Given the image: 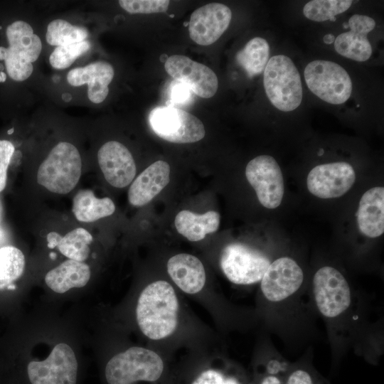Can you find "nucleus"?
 Returning a JSON list of instances; mask_svg holds the SVG:
<instances>
[{
    "label": "nucleus",
    "mask_w": 384,
    "mask_h": 384,
    "mask_svg": "<svg viewBox=\"0 0 384 384\" xmlns=\"http://www.w3.org/2000/svg\"><path fill=\"white\" fill-rule=\"evenodd\" d=\"M179 303L173 286L164 280L148 284L137 300L136 319L142 334L151 340L171 336L178 324Z\"/></svg>",
    "instance_id": "nucleus-1"
},
{
    "label": "nucleus",
    "mask_w": 384,
    "mask_h": 384,
    "mask_svg": "<svg viewBox=\"0 0 384 384\" xmlns=\"http://www.w3.org/2000/svg\"><path fill=\"white\" fill-rule=\"evenodd\" d=\"M165 371L164 361L157 353L132 346L109 360L105 375L107 384H157Z\"/></svg>",
    "instance_id": "nucleus-2"
},
{
    "label": "nucleus",
    "mask_w": 384,
    "mask_h": 384,
    "mask_svg": "<svg viewBox=\"0 0 384 384\" xmlns=\"http://www.w3.org/2000/svg\"><path fill=\"white\" fill-rule=\"evenodd\" d=\"M264 87L274 107L283 112L297 109L302 100L300 74L292 60L284 55L269 59L264 70Z\"/></svg>",
    "instance_id": "nucleus-3"
},
{
    "label": "nucleus",
    "mask_w": 384,
    "mask_h": 384,
    "mask_svg": "<svg viewBox=\"0 0 384 384\" xmlns=\"http://www.w3.org/2000/svg\"><path fill=\"white\" fill-rule=\"evenodd\" d=\"M82 172V161L77 148L61 142L50 151L40 165L37 182L50 192L66 194L78 183Z\"/></svg>",
    "instance_id": "nucleus-4"
},
{
    "label": "nucleus",
    "mask_w": 384,
    "mask_h": 384,
    "mask_svg": "<svg viewBox=\"0 0 384 384\" xmlns=\"http://www.w3.org/2000/svg\"><path fill=\"white\" fill-rule=\"evenodd\" d=\"M6 33L9 42L4 60L6 71L13 80L23 81L33 73L32 63L40 55L41 41L33 33L31 26L23 21L9 25Z\"/></svg>",
    "instance_id": "nucleus-5"
},
{
    "label": "nucleus",
    "mask_w": 384,
    "mask_h": 384,
    "mask_svg": "<svg viewBox=\"0 0 384 384\" xmlns=\"http://www.w3.org/2000/svg\"><path fill=\"white\" fill-rule=\"evenodd\" d=\"M304 80L312 93L333 105L346 102L352 92V82L347 71L329 60H316L304 69Z\"/></svg>",
    "instance_id": "nucleus-6"
},
{
    "label": "nucleus",
    "mask_w": 384,
    "mask_h": 384,
    "mask_svg": "<svg viewBox=\"0 0 384 384\" xmlns=\"http://www.w3.org/2000/svg\"><path fill=\"white\" fill-rule=\"evenodd\" d=\"M153 132L160 138L176 144L200 141L205 136L203 122L193 114L173 106H159L149 116Z\"/></svg>",
    "instance_id": "nucleus-7"
},
{
    "label": "nucleus",
    "mask_w": 384,
    "mask_h": 384,
    "mask_svg": "<svg viewBox=\"0 0 384 384\" xmlns=\"http://www.w3.org/2000/svg\"><path fill=\"white\" fill-rule=\"evenodd\" d=\"M270 263L264 254L242 243L228 244L222 250L220 257L223 272L236 284L260 282Z\"/></svg>",
    "instance_id": "nucleus-8"
},
{
    "label": "nucleus",
    "mask_w": 384,
    "mask_h": 384,
    "mask_svg": "<svg viewBox=\"0 0 384 384\" xmlns=\"http://www.w3.org/2000/svg\"><path fill=\"white\" fill-rule=\"evenodd\" d=\"M313 292L318 309L326 318L340 316L351 304L348 282L338 270L330 266L322 267L315 273Z\"/></svg>",
    "instance_id": "nucleus-9"
},
{
    "label": "nucleus",
    "mask_w": 384,
    "mask_h": 384,
    "mask_svg": "<svg viewBox=\"0 0 384 384\" xmlns=\"http://www.w3.org/2000/svg\"><path fill=\"white\" fill-rule=\"evenodd\" d=\"M245 176L264 207L274 209L280 205L284 191V178L272 156L260 155L250 160L246 166Z\"/></svg>",
    "instance_id": "nucleus-10"
},
{
    "label": "nucleus",
    "mask_w": 384,
    "mask_h": 384,
    "mask_svg": "<svg viewBox=\"0 0 384 384\" xmlns=\"http://www.w3.org/2000/svg\"><path fill=\"white\" fill-rule=\"evenodd\" d=\"M31 384H76L78 362L73 349L57 344L42 361H31L27 367Z\"/></svg>",
    "instance_id": "nucleus-11"
},
{
    "label": "nucleus",
    "mask_w": 384,
    "mask_h": 384,
    "mask_svg": "<svg viewBox=\"0 0 384 384\" xmlns=\"http://www.w3.org/2000/svg\"><path fill=\"white\" fill-rule=\"evenodd\" d=\"M356 181L353 166L345 161L319 164L308 174L306 186L314 196L324 199L338 198L348 191Z\"/></svg>",
    "instance_id": "nucleus-12"
},
{
    "label": "nucleus",
    "mask_w": 384,
    "mask_h": 384,
    "mask_svg": "<svg viewBox=\"0 0 384 384\" xmlns=\"http://www.w3.org/2000/svg\"><path fill=\"white\" fill-rule=\"evenodd\" d=\"M164 68L176 81L185 85L201 97H212L217 92L218 80L215 73L208 66L187 56H170L164 63Z\"/></svg>",
    "instance_id": "nucleus-13"
},
{
    "label": "nucleus",
    "mask_w": 384,
    "mask_h": 384,
    "mask_svg": "<svg viewBox=\"0 0 384 384\" xmlns=\"http://www.w3.org/2000/svg\"><path fill=\"white\" fill-rule=\"evenodd\" d=\"M303 279V271L297 262L291 257H282L270 264L260 280V288L267 300L277 302L295 293Z\"/></svg>",
    "instance_id": "nucleus-14"
},
{
    "label": "nucleus",
    "mask_w": 384,
    "mask_h": 384,
    "mask_svg": "<svg viewBox=\"0 0 384 384\" xmlns=\"http://www.w3.org/2000/svg\"><path fill=\"white\" fill-rule=\"evenodd\" d=\"M232 18L229 7L210 3L196 9L188 23L190 38L201 46L215 43L226 31Z\"/></svg>",
    "instance_id": "nucleus-15"
},
{
    "label": "nucleus",
    "mask_w": 384,
    "mask_h": 384,
    "mask_svg": "<svg viewBox=\"0 0 384 384\" xmlns=\"http://www.w3.org/2000/svg\"><path fill=\"white\" fill-rule=\"evenodd\" d=\"M97 160L105 180L115 188L129 185L136 174V165L129 149L117 141H109L98 151Z\"/></svg>",
    "instance_id": "nucleus-16"
},
{
    "label": "nucleus",
    "mask_w": 384,
    "mask_h": 384,
    "mask_svg": "<svg viewBox=\"0 0 384 384\" xmlns=\"http://www.w3.org/2000/svg\"><path fill=\"white\" fill-rule=\"evenodd\" d=\"M350 31L338 35L334 42L336 51L341 55L358 62L368 60L372 47L367 34L375 26L373 18L366 15L354 14L348 20Z\"/></svg>",
    "instance_id": "nucleus-17"
},
{
    "label": "nucleus",
    "mask_w": 384,
    "mask_h": 384,
    "mask_svg": "<svg viewBox=\"0 0 384 384\" xmlns=\"http://www.w3.org/2000/svg\"><path fill=\"white\" fill-rule=\"evenodd\" d=\"M114 75V68L111 64L105 61H96L85 67L71 70L67 75V80L73 86L87 84L89 100L99 104L107 97L109 93L108 85Z\"/></svg>",
    "instance_id": "nucleus-18"
},
{
    "label": "nucleus",
    "mask_w": 384,
    "mask_h": 384,
    "mask_svg": "<svg viewBox=\"0 0 384 384\" xmlns=\"http://www.w3.org/2000/svg\"><path fill=\"white\" fill-rule=\"evenodd\" d=\"M170 166L164 161H157L144 169L132 182L128 200L134 206L149 203L169 183Z\"/></svg>",
    "instance_id": "nucleus-19"
},
{
    "label": "nucleus",
    "mask_w": 384,
    "mask_h": 384,
    "mask_svg": "<svg viewBox=\"0 0 384 384\" xmlns=\"http://www.w3.org/2000/svg\"><path fill=\"white\" fill-rule=\"evenodd\" d=\"M168 273L176 285L189 294L198 293L206 283V271L201 261L196 256L180 253L167 262Z\"/></svg>",
    "instance_id": "nucleus-20"
},
{
    "label": "nucleus",
    "mask_w": 384,
    "mask_h": 384,
    "mask_svg": "<svg viewBox=\"0 0 384 384\" xmlns=\"http://www.w3.org/2000/svg\"><path fill=\"white\" fill-rule=\"evenodd\" d=\"M359 230L375 238L384 233V188L375 186L366 191L360 199L356 213Z\"/></svg>",
    "instance_id": "nucleus-21"
},
{
    "label": "nucleus",
    "mask_w": 384,
    "mask_h": 384,
    "mask_svg": "<svg viewBox=\"0 0 384 384\" xmlns=\"http://www.w3.org/2000/svg\"><path fill=\"white\" fill-rule=\"evenodd\" d=\"M90 277V270L87 264L69 259L50 270L45 282L53 291L63 294L72 288L85 286Z\"/></svg>",
    "instance_id": "nucleus-22"
},
{
    "label": "nucleus",
    "mask_w": 384,
    "mask_h": 384,
    "mask_svg": "<svg viewBox=\"0 0 384 384\" xmlns=\"http://www.w3.org/2000/svg\"><path fill=\"white\" fill-rule=\"evenodd\" d=\"M220 220V214L214 210L199 215L183 210L176 215L174 224L178 233L191 242H197L205 238L207 234L215 232Z\"/></svg>",
    "instance_id": "nucleus-23"
},
{
    "label": "nucleus",
    "mask_w": 384,
    "mask_h": 384,
    "mask_svg": "<svg viewBox=\"0 0 384 384\" xmlns=\"http://www.w3.org/2000/svg\"><path fill=\"white\" fill-rule=\"evenodd\" d=\"M46 239L49 248L57 247L61 254L70 260L82 262L89 256V245L92 241V236L85 228H78L63 237L57 232H50Z\"/></svg>",
    "instance_id": "nucleus-24"
},
{
    "label": "nucleus",
    "mask_w": 384,
    "mask_h": 384,
    "mask_svg": "<svg viewBox=\"0 0 384 384\" xmlns=\"http://www.w3.org/2000/svg\"><path fill=\"white\" fill-rule=\"evenodd\" d=\"M72 210L78 220L91 223L112 215L115 206L110 198H97L91 190L83 189L74 196Z\"/></svg>",
    "instance_id": "nucleus-25"
},
{
    "label": "nucleus",
    "mask_w": 384,
    "mask_h": 384,
    "mask_svg": "<svg viewBox=\"0 0 384 384\" xmlns=\"http://www.w3.org/2000/svg\"><path fill=\"white\" fill-rule=\"evenodd\" d=\"M269 58V44L260 37L252 38L236 55L238 63L250 78L264 71Z\"/></svg>",
    "instance_id": "nucleus-26"
},
{
    "label": "nucleus",
    "mask_w": 384,
    "mask_h": 384,
    "mask_svg": "<svg viewBox=\"0 0 384 384\" xmlns=\"http://www.w3.org/2000/svg\"><path fill=\"white\" fill-rule=\"evenodd\" d=\"M88 35L85 27L72 25L63 19H55L48 24L46 39L48 44L58 47L84 41Z\"/></svg>",
    "instance_id": "nucleus-27"
},
{
    "label": "nucleus",
    "mask_w": 384,
    "mask_h": 384,
    "mask_svg": "<svg viewBox=\"0 0 384 384\" xmlns=\"http://www.w3.org/2000/svg\"><path fill=\"white\" fill-rule=\"evenodd\" d=\"M25 258L23 252L16 247H0V289L18 279L23 272Z\"/></svg>",
    "instance_id": "nucleus-28"
},
{
    "label": "nucleus",
    "mask_w": 384,
    "mask_h": 384,
    "mask_svg": "<svg viewBox=\"0 0 384 384\" xmlns=\"http://www.w3.org/2000/svg\"><path fill=\"white\" fill-rule=\"evenodd\" d=\"M352 3L349 0H313L305 4L303 14L309 20L321 22L347 11Z\"/></svg>",
    "instance_id": "nucleus-29"
},
{
    "label": "nucleus",
    "mask_w": 384,
    "mask_h": 384,
    "mask_svg": "<svg viewBox=\"0 0 384 384\" xmlns=\"http://www.w3.org/2000/svg\"><path fill=\"white\" fill-rule=\"evenodd\" d=\"M90 43L84 41L55 48L49 57V62L55 69H65L90 48Z\"/></svg>",
    "instance_id": "nucleus-30"
},
{
    "label": "nucleus",
    "mask_w": 384,
    "mask_h": 384,
    "mask_svg": "<svg viewBox=\"0 0 384 384\" xmlns=\"http://www.w3.org/2000/svg\"><path fill=\"white\" fill-rule=\"evenodd\" d=\"M168 0H120L119 6L129 14H154L167 11Z\"/></svg>",
    "instance_id": "nucleus-31"
},
{
    "label": "nucleus",
    "mask_w": 384,
    "mask_h": 384,
    "mask_svg": "<svg viewBox=\"0 0 384 384\" xmlns=\"http://www.w3.org/2000/svg\"><path fill=\"white\" fill-rule=\"evenodd\" d=\"M190 384H243L237 376L216 368L201 371Z\"/></svg>",
    "instance_id": "nucleus-32"
},
{
    "label": "nucleus",
    "mask_w": 384,
    "mask_h": 384,
    "mask_svg": "<svg viewBox=\"0 0 384 384\" xmlns=\"http://www.w3.org/2000/svg\"><path fill=\"white\" fill-rule=\"evenodd\" d=\"M15 151L13 144L7 140H0V192L6 184L7 169Z\"/></svg>",
    "instance_id": "nucleus-33"
},
{
    "label": "nucleus",
    "mask_w": 384,
    "mask_h": 384,
    "mask_svg": "<svg viewBox=\"0 0 384 384\" xmlns=\"http://www.w3.org/2000/svg\"><path fill=\"white\" fill-rule=\"evenodd\" d=\"M283 384H317L313 375L307 370L297 368L291 371Z\"/></svg>",
    "instance_id": "nucleus-34"
},
{
    "label": "nucleus",
    "mask_w": 384,
    "mask_h": 384,
    "mask_svg": "<svg viewBox=\"0 0 384 384\" xmlns=\"http://www.w3.org/2000/svg\"><path fill=\"white\" fill-rule=\"evenodd\" d=\"M170 90V98L174 103L184 104L191 97V90L185 85L174 81Z\"/></svg>",
    "instance_id": "nucleus-35"
},
{
    "label": "nucleus",
    "mask_w": 384,
    "mask_h": 384,
    "mask_svg": "<svg viewBox=\"0 0 384 384\" xmlns=\"http://www.w3.org/2000/svg\"><path fill=\"white\" fill-rule=\"evenodd\" d=\"M259 384H283L279 377L275 374H268L265 375L260 381Z\"/></svg>",
    "instance_id": "nucleus-36"
},
{
    "label": "nucleus",
    "mask_w": 384,
    "mask_h": 384,
    "mask_svg": "<svg viewBox=\"0 0 384 384\" xmlns=\"http://www.w3.org/2000/svg\"><path fill=\"white\" fill-rule=\"evenodd\" d=\"M323 39L326 44H331L335 41V36L333 34L329 33L325 35Z\"/></svg>",
    "instance_id": "nucleus-37"
},
{
    "label": "nucleus",
    "mask_w": 384,
    "mask_h": 384,
    "mask_svg": "<svg viewBox=\"0 0 384 384\" xmlns=\"http://www.w3.org/2000/svg\"><path fill=\"white\" fill-rule=\"evenodd\" d=\"M6 54V48L0 46V60H4Z\"/></svg>",
    "instance_id": "nucleus-38"
},
{
    "label": "nucleus",
    "mask_w": 384,
    "mask_h": 384,
    "mask_svg": "<svg viewBox=\"0 0 384 384\" xmlns=\"http://www.w3.org/2000/svg\"><path fill=\"white\" fill-rule=\"evenodd\" d=\"M61 97L66 102H70L72 99V96L70 93H63Z\"/></svg>",
    "instance_id": "nucleus-39"
},
{
    "label": "nucleus",
    "mask_w": 384,
    "mask_h": 384,
    "mask_svg": "<svg viewBox=\"0 0 384 384\" xmlns=\"http://www.w3.org/2000/svg\"><path fill=\"white\" fill-rule=\"evenodd\" d=\"M6 80V74L4 71H0V82H4Z\"/></svg>",
    "instance_id": "nucleus-40"
},
{
    "label": "nucleus",
    "mask_w": 384,
    "mask_h": 384,
    "mask_svg": "<svg viewBox=\"0 0 384 384\" xmlns=\"http://www.w3.org/2000/svg\"><path fill=\"white\" fill-rule=\"evenodd\" d=\"M60 80V77L59 75H55V76H53V80L55 82H58Z\"/></svg>",
    "instance_id": "nucleus-41"
},
{
    "label": "nucleus",
    "mask_w": 384,
    "mask_h": 384,
    "mask_svg": "<svg viewBox=\"0 0 384 384\" xmlns=\"http://www.w3.org/2000/svg\"><path fill=\"white\" fill-rule=\"evenodd\" d=\"M49 257L50 259L55 260L56 258V254L55 252H50Z\"/></svg>",
    "instance_id": "nucleus-42"
},
{
    "label": "nucleus",
    "mask_w": 384,
    "mask_h": 384,
    "mask_svg": "<svg viewBox=\"0 0 384 384\" xmlns=\"http://www.w3.org/2000/svg\"><path fill=\"white\" fill-rule=\"evenodd\" d=\"M7 289L13 290L16 289V286L14 284H11L7 287Z\"/></svg>",
    "instance_id": "nucleus-43"
},
{
    "label": "nucleus",
    "mask_w": 384,
    "mask_h": 384,
    "mask_svg": "<svg viewBox=\"0 0 384 384\" xmlns=\"http://www.w3.org/2000/svg\"><path fill=\"white\" fill-rule=\"evenodd\" d=\"M14 131V128H11V129H10L9 130H8L7 133H8L9 134H13Z\"/></svg>",
    "instance_id": "nucleus-44"
},
{
    "label": "nucleus",
    "mask_w": 384,
    "mask_h": 384,
    "mask_svg": "<svg viewBox=\"0 0 384 384\" xmlns=\"http://www.w3.org/2000/svg\"><path fill=\"white\" fill-rule=\"evenodd\" d=\"M343 28H345V29H346V28H348V26L347 23H343Z\"/></svg>",
    "instance_id": "nucleus-45"
},
{
    "label": "nucleus",
    "mask_w": 384,
    "mask_h": 384,
    "mask_svg": "<svg viewBox=\"0 0 384 384\" xmlns=\"http://www.w3.org/2000/svg\"><path fill=\"white\" fill-rule=\"evenodd\" d=\"M4 66L3 65L2 63H0V71H4Z\"/></svg>",
    "instance_id": "nucleus-46"
},
{
    "label": "nucleus",
    "mask_w": 384,
    "mask_h": 384,
    "mask_svg": "<svg viewBox=\"0 0 384 384\" xmlns=\"http://www.w3.org/2000/svg\"><path fill=\"white\" fill-rule=\"evenodd\" d=\"M323 152H324V151H323V149H320V151H319L318 154H319V155H321V154H323Z\"/></svg>",
    "instance_id": "nucleus-47"
},
{
    "label": "nucleus",
    "mask_w": 384,
    "mask_h": 384,
    "mask_svg": "<svg viewBox=\"0 0 384 384\" xmlns=\"http://www.w3.org/2000/svg\"><path fill=\"white\" fill-rule=\"evenodd\" d=\"M2 235H3V233H2V232L0 230V238L2 237Z\"/></svg>",
    "instance_id": "nucleus-48"
},
{
    "label": "nucleus",
    "mask_w": 384,
    "mask_h": 384,
    "mask_svg": "<svg viewBox=\"0 0 384 384\" xmlns=\"http://www.w3.org/2000/svg\"><path fill=\"white\" fill-rule=\"evenodd\" d=\"M2 28V27L0 26V30Z\"/></svg>",
    "instance_id": "nucleus-49"
}]
</instances>
